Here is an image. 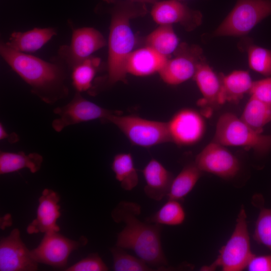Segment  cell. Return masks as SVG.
Segmentation results:
<instances>
[{
  "label": "cell",
  "mask_w": 271,
  "mask_h": 271,
  "mask_svg": "<svg viewBox=\"0 0 271 271\" xmlns=\"http://www.w3.org/2000/svg\"><path fill=\"white\" fill-rule=\"evenodd\" d=\"M141 213L139 204L125 201L120 202L112 210L113 220L124 224L118 234L115 246L133 250L153 267L167 270L168 263L161 240L162 225L141 221L138 218Z\"/></svg>",
  "instance_id": "6da1fadb"
},
{
  "label": "cell",
  "mask_w": 271,
  "mask_h": 271,
  "mask_svg": "<svg viewBox=\"0 0 271 271\" xmlns=\"http://www.w3.org/2000/svg\"><path fill=\"white\" fill-rule=\"evenodd\" d=\"M0 54L8 65L31 87V92L48 104L67 96V74L62 62L46 61L14 50L1 42Z\"/></svg>",
  "instance_id": "7a4b0ae2"
},
{
  "label": "cell",
  "mask_w": 271,
  "mask_h": 271,
  "mask_svg": "<svg viewBox=\"0 0 271 271\" xmlns=\"http://www.w3.org/2000/svg\"><path fill=\"white\" fill-rule=\"evenodd\" d=\"M114 4L108 41L107 82L110 85L126 81V62L136 44L130 20L147 13L146 4L127 0Z\"/></svg>",
  "instance_id": "3957f363"
},
{
  "label": "cell",
  "mask_w": 271,
  "mask_h": 271,
  "mask_svg": "<svg viewBox=\"0 0 271 271\" xmlns=\"http://www.w3.org/2000/svg\"><path fill=\"white\" fill-rule=\"evenodd\" d=\"M212 141L224 146H239L264 155L271 150V134L258 132L235 114L226 112L219 117Z\"/></svg>",
  "instance_id": "277c9868"
},
{
  "label": "cell",
  "mask_w": 271,
  "mask_h": 271,
  "mask_svg": "<svg viewBox=\"0 0 271 271\" xmlns=\"http://www.w3.org/2000/svg\"><path fill=\"white\" fill-rule=\"evenodd\" d=\"M254 255L250 249L246 214L242 206L229 239L219 250L216 259L209 265L202 267L201 270L212 271L220 267L223 271H240L247 267Z\"/></svg>",
  "instance_id": "5b68a950"
},
{
  "label": "cell",
  "mask_w": 271,
  "mask_h": 271,
  "mask_svg": "<svg viewBox=\"0 0 271 271\" xmlns=\"http://www.w3.org/2000/svg\"><path fill=\"white\" fill-rule=\"evenodd\" d=\"M116 126L130 143L149 148L171 142L167 122L149 120L136 115L111 113L106 121Z\"/></svg>",
  "instance_id": "8992f818"
},
{
  "label": "cell",
  "mask_w": 271,
  "mask_h": 271,
  "mask_svg": "<svg viewBox=\"0 0 271 271\" xmlns=\"http://www.w3.org/2000/svg\"><path fill=\"white\" fill-rule=\"evenodd\" d=\"M271 15V0H238L232 11L216 28L213 35L241 36Z\"/></svg>",
  "instance_id": "52a82bcc"
},
{
  "label": "cell",
  "mask_w": 271,
  "mask_h": 271,
  "mask_svg": "<svg viewBox=\"0 0 271 271\" xmlns=\"http://www.w3.org/2000/svg\"><path fill=\"white\" fill-rule=\"evenodd\" d=\"M159 71L161 79L169 85H178L193 78L199 64L205 58L202 49L185 43L179 44Z\"/></svg>",
  "instance_id": "ba28073f"
},
{
  "label": "cell",
  "mask_w": 271,
  "mask_h": 271,
  "mask_svg": "<svg viewBox=\"0 0 271 271\" xmlns=\"http://www.w3.org/2000/svg\"><path fill=\"white\" fill-rule=\"evenodd\" d=\"M53 112L59 117L53 120L52 126L56 131L60 132L68 126L83 122L96 119L106 121L114 111L88 100L76 91L69 103L55 108Z\"/></svg>",
  "instance_id": "9c48e42d"
},
{
  "label": "cell",
  "mask_w": 271,
  "mask_h": 271,
  "mask_svg": "<svg viewBox=\"0 0 271 271\" xmlns=\"http://www.w3.org/2000/svg\"><path fill=\"white\" fill-rule=\"evenodd\" d=\"M87 242V239L84 236L79 240H73L58 231H52L45 233L39 245L31 251L33 257L38 263L63 268L67 265L70 253Z\"/></svg>",
  "instance_id": "30bf717a"
},
{
  "label": "cell",
  "mask_w": 271,
  "mask_h": 271,
  "mask_svg": "<svg viewBox=\"0 0 271 271\" xmlns=\"http://www.w3.org/2000/svg\"><path fill=\"white\" fill-rule=\"evenodd\" d=\"M105 45L104 37L97 30L91 27L78 28L73 30L70 45L60 48L59 55L62 61L72 69Z\"/></svg>",
  "instance_id": "8fae6325"
},
{
  "label": "cell",
  "mask_w": 271,
  "mask_h": 271,
  "mask_svg": "<svg viewBox=\"0 0 271 271\" xmlns=\"http://www.w3.org/2000/svg\"><path fill=\"white\" fill-rule=\"evenodd\" d=\"M167 123L171 142L181 146H191L198 143L206 129L203 115L189 108L177 112Z\"/></svg>",
  "instance_id": "7c38bea8"
},
{
  "label": "cell",
  "mask_w": 271,
  "mask_h": 271,
  "mask_svg": "<svg viewBox=\"0 0 271 271\" xmlns=\"http://www.w3.org/2000/svg\"><path fill=\"white\" fill-rule=\"evenodd\" d=\"M225 147L212 141L197 155L195 164L202 172L224 179L234 177L240 169V164Z\"/></svg>",
  "instance_id": "4fadbf2b"
},
{
  "label": "cell",
  "mask_w": 271,
  "mask_h": 271,
  "mask_svg": "<svg viewBox=\"0 0 271 271\" xmlns=\"http://www.w3.org/2000/svg\"><path fill=\"white\" fill-rule=\"evenodd\" d=\"M38 269V262L31 251L24 243L18 229H13L0 241L1 271H34Z\"/></svg>",
  "instance_id": "5bb4252c"
},
{
  "label": "cell",
  "mask_w": 271,
  "mask_h": 271,
  "mask_svg": "<svg viewBox=\"0 0 271 271\" xmlns=\"http://www.w3.org/2000/svg\"><path fill=\"white\" fill-rule=\"evenodd\" d=\"M151 14L159 25L179 24L188 31L195 29L202 22L200 12L190 9L179 0L158 1L153 4Z\"/></svg>",
  "instance_id": "9a60e30c"
},
{
  "label": "cell",
  "mask_w": 271,
  "mask_h": 271,
  "mask_svg": "<svg viewBox=\"0 0 271 271\" xmlns=\"http://www.w3.org/2000/svg\"><path fill=\"white\" fill-rule=\"evenodd\" d=\"M60 197L55 191L45 189L39 199L36 218L28 226L29 234L60 230L56 221L60 216Z\"/></svg>",
  "instance_id": "2e32d148"
},
{
  "label": "cell",
  "mask_w": 271,
  "mask_h": 271,
  "mask_svg": "<svg viewBox=\"0 0 271 271\" xmlns=\"http://www.w3.org/2000/svg\"><path fill=\"white\" fill-rule=\"evenodd\" d=\"M145 180L144 190L146 196L156 201L167 197L173 176L159 161L152 158L142 171Z\"/></svg>",
  "instance_id": "e0dca14e"
},
{
  "label": "cell",
  "mask_w": 271,
  "mask_h": 271,
  "mask_svg": "<svg viewBox=\"0 0 271 271\" xmlns=\"http://www.w3.org/2000/svg\"><path fill=\"white\" fill-rule=\"evenodd\" d=\"M193 78L202 95L198 102L200 106L215 107L221 105L219 75L214 72L205 59L199 64Z\"/></svg>",
  "instance_id": "ac0fdd59"
},
{
  "label": "cell",
  "mask_w": 271,
  "mask_h": 271,
  "mask_svg": "<svg viewBox=\"0 0 271 271\" xmlns=\"http://www.w3.org/2000/svg\"><path fill=\"white\" fill-rule=\"evenodd\" d=\"M168 59L146 46L133 51L129 55L126 62V72L138 76L159 73Z\"/></svg>",
  "instance_id": "d6986e66"
},
{
  "label": "cell",
  "mask_w": 271,
  "mask_h": 271,
  "mask_svg": "<svg viewBox=\"0 0 271 271\" xmlns=\"http://www.w3.org/2000/svg\"><path fill=\"white\" fill-rule=\"evenodd\" d=\"M57 34L53 28H35L26 32H14L5 43L9 48L23 53L34 52L41 49Z\"/></svg>",
  "instance_id": "ffe728a7"
},
{
  "label": "cell",
  "mask_w": 271,
  "mask_h": 271,
  "mask_svg": "<svg viewBox=\"0 0 271 271\" xmlns=\"http://www.w3.org/2000/svg\"><path fill=\"white\" fill-rule=\"evenodd\" d=\"M221 81V105L227 102L237 103L249 92L253 81L244 70H235L227 75H219Z\"/></svg>",
  "instance_id": "44dd1931"
},
{
  "label": "cell",
  "mask_w": 271,
  "mask_h": 271,
  "mask_svg": "<svg viewBox=\"0 0 271 271\" xmlns=\"http://www.w3.org/2000/svg\"><path fill=\"white\" fill-rule=\"evenodd\" d=\"M43 157L37 153L26 154L23 152L13 153L1 151L0 153V174L1 175L27 168L32 173L41 168Z\"/></svg>",
  "instance_id": "7402d4cb"
},
{
  "label": "cell",
  "mask_w": 271,
  "mask_h": 271,
  "mask_svg": "<svg viewBox=\"0 0 271 271\" xmlns=\"http://www.w3.org/2000/svg\"><path fill=\"white\" fill-rule=\"evenodd\" d=\"M146 43L147 46L168 58L179 45L178 38L170 25H160L147 36Z\"/></svg>",
  "instance_id": "603a6c76"
},
{
  "label": "cell",
  "mask_w": 271,
  "mask_h": 271,
  "mask_svg": "<svg viewBox=\"0 0 271 271\" xmlns=\"http://www.w3.org/2000/svg\"><path fill=\"white\" fill-rule=\"evenodd\" d=\"M202 172L195 163L184 166L173 179L167 196L168 199L183 200L193 189Z\"/></svg>",
  "instance_id": "cb8c5ba5"
},
{
  "label": "cell",
  "mask_w": 271,
  "mask_h": 271,
  "mask_svg": "<svg viewBox=\"0 0 271 271\" xmlns=\"http://www.w3.org/2000/svg\"><path fill=\"white\" fill-rule=\"evenodd\" d=\"M111 169L123 190L130 191L138 185V174L131 154L122 153L115 155Z\"/></svg>",
  "instance_id": "d4e9b609"
},
{
  "label": "cell",
  "mask_w": 271,
  "mask_h": 271,
  "mask_svg": "<svg viewBox=\"0 0 271 271\" xmlns=\"http://www.w3.org/2000/svg\"><path fill=\"white\" fill-rule=\"evenodd\" d=\"M240 118L252 129L261 133L264 126L271 121V105L251 96Z\"/></svg>",
  "instance_id": "484cf974"
},
{
  "label": "cell",
  "mask_w": 271,
  "mask_h": 271,
  "mask_svg": "<svg viewBox=\"0 0 271 271\" xmlns=\"http://www.w3.org/2000/svg\"><path fill=\"white\" fill-rule=\"evenodd\" d=\"M100 63L99 58L90 57L75 65L72 69V84L77 92L90 90L92 83Z\"/></svg>",
  "instance_id": "4316f807"
},
{
  "label": "cell",
  "mask_w": 271,
  "mask_h": 271,
  "mask_svg": "<svg viewBox=\"0 0 271 271\" xmlns=\"http://www.w3.org/2000/svg\"><path fill=\"white\" fill-rule=\"evenodd\" d=\"M185 219V212L179 201L168 199L161 208L146 219L149 223L170 226L182 224Z\"/></svg>",
  "instance_id": "83f0119b"
},
{
  "label": "cell",
  "mask_w": 271,
  "mask_h": 271,
  "mask_svg": "<svg viewBox=\"0 0 271 271\" xmlns=\"http://www.w3.org/2000/svg\"><path fill=\"white\" fill-rule=\"evenodd\" d=\"M124 249L116 246L110 249L113 257L114 270L151 271L156 270L141 258L128 254Z\"/></svg>",
  "instance_id": "f1b7e54d"
},
{
  "label": "cell",
  "mask_w": 271,
  "mask_h": 271,
  "mask_svg": "<svg viewBox=\"0 0 271 271\" xmlns=\"http://www.w3.org/2000/svg\"><path fill=\"white\" fill-rule=\"evenodd\" d=\"M247 52L250 69L266 76H271V50L252 44L247 47Z\"/></svg>",
  "instance_id": "f546056e"
},
{
  "label": "cell",
  "mask_w": 271,
  "mask_h": 271,
  "mask_svg": "<svg viewBox=\"0 0 271 271\" xmlns=\"http://www.w3.org/2000/svg\"><path fill=\"white\" fill-rule=\"evenodd\" d=\"M254 239L271 251V209L263 208L257 219Z\"/></svg>",
  "instance_id": "4dcf8cb0"
},
{
  "label": "cell",
  "mask_w": 271,
  "mask_h": 271,
  "mask_svg": "<svg viewBox=\"0 0 271 271\" xmlns=\"http://www.w3.org/2000/svg\"><path fill=\"white\" fill-rule=\"evenodd\" d=\"M108 267L97 253H91L71 266L66 271H106Z\"/></svg>",
  "instance_id": "1f68e13d"
},
{
  "label": "cell",
  "mask_w": 271,
  "mask_h": 271,
  "mask_svg": "<svg viewBox=\"0 0 271 271\" xmlns=\"http://www.w3.org/2000/svg\"><path fill=\"white\" fill-rule=\"evenodd\" d=\"M251 96L271 105V76L253 82Z\"/></svg>",
  "instance_id": "d6a6232c"
},
{
  "label": "cell",
  "mask_w": 271,
  "mask_h": 271,
  "mask_svg": "<svg viewBox=\"0 0 271 271\" xmlns=\"http://www.w3.org/2000/svg\"><path fill=\"white\" fill-rule=\"evenodd\" d=\"M249 271H271V254L254 255L247 266Z\"/></svg>",
  "instance_id": "836d02e7"
},
{
  "label": "cell",
  "mask_w": 271,
  "mask_h": 271,
  "mask_svg": "<svg viewBox=\"0 0 271 271\" xmlns=\"http://www.w3.org/2000/svg\"><path fill=\"white\" fill-rule=\"evenodd\" d=\"M0 140H7L10 144H14L18 142L19 140V137L15 132H12L8 133L5 128L3 124L1 123L0 124Z\"/></svg>",
  "instance_id": "e575fe53"
},
{
  "label": "cell",
  "mask_w": 271,
  "mask_h": 271,
  "mask_svg": "<svg viewBox=\"0 0 271 271\" xmlns=\"http://www.w3.org/2000/svg\"><path fill=\"white\" fill-rule=\"evenodd\" d=\"M104 2L108 3V4H112V3H115L119 0H103ZM130 2H136V3H142V4H154L157 2H158V0H127Z\"/></svg>",
  "instance_id": "d590c367"
},
{
  "label": "cell",
  "mask_w": 271,
  "mask_h": 271,
  "mask_svg": "<svg viewBox=\"0 0 271 271\" xmlns=\"http://www.w3.org/2000/svg\"><path fill=\"white\" fill-rule=\"evenodd\" d=\"M179 1H182V0H179Z\"/></svg>",
  "instance_id": "8d00e7d4"
}]
</instances>
